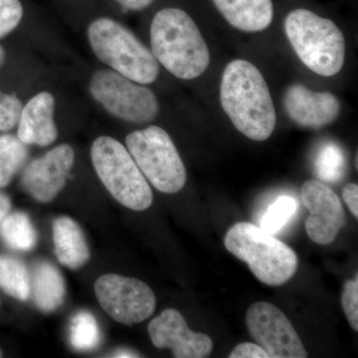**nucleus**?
<instances>
[{"mask_svg":"<svg viewBox=\"0 0 358 358\" xmlns=\"http://www.w3.org/2000/svg\"><path fill=\"white\" fill-rule=\"evenodd\" d=\"M2 357V353H1V352H0V357Z\"/></svg>","mask_w":358,"mask_h":358,"instance_id":"34","label":"nucleus"},{"mask_svg":"<svg viewBox=\"0 0 358 358\" xmlns=\"http://www.w3.org/2000/svg\"><path fill=\"white\" fill-rule=\"evenodd\" d=\"M71 345L80 352L95 350L101 341V331L93 313L82 310L71 320Z\"/></svg>","mask_w":358,"mask_h":358,"instance_id":"22","label":"nucleus"},{"mask_svg":"<svg viewBox=\"0 0 358 358\" xmlns=\"http://www.w3.org/2000/svg\"><path fill=\"white\" fill-rule=\"evenodd\" d=\"M346 159L343 150L334 143L320 148L315 157V171L317 178L326 182H338L345 173Z\"/></svg>","mask_w":358,"mask_h":358,"instance_id":"23","label":"nucleus"},{"mask_svg":"<svg viewBox=\"0 0 358 358\" xmlns=\"http://www.w3.org/2000/svg\"><path fill=\"white\" fill-rule=\"evenodd\" d=\"M126 145L141 173L159 192L173 194L185 187V164L164 129L150 126L134 131L127 136Z\"/></svg>","mask_w":358,"mask_h":358,"instance_id":"7","label":"nucleus"},{"mask_svg":"<svg viewBox=\"0 0 358 358\" xmlns=\"http://www.w3.org/2000/svg\"><path fill=\"white\" fill-rule=\"evenodd\" d=\"M285 32L301 62L315 74L334 76L343 69L345 40L338 26L308 9L287 15Z\"/></svg>","mask_w":358,"mask_h":358,"instance_id":"3","label":"nucleus"},{"mask_svg":"<svg viewBox=\"0 0 358 358\" xmlns=\"http://www.w3.org/2000/svg\"><path fill=\"white\" fill-rule=\"evenodd\" d=\"M229 358H270L268 353L256 343H243L235 346Z\"/></svg>","mask_w":358,"mask_h":358,"instance_id":"28","label":"nucleus"},{"mask_svg":"<svg viewBox=\"0 0 358 358\" xmlns=\"http://www.w3.org/2000/svg\"><path fill=\"white\" fill-rule=\"evenodd\" d=\"M53 242L59 262L70 268L83 267L90 251L83 231L72 218L59 217L53 224Z\"/></svg>","mask_w":358,"mask_h":358,"instance_id":"17","label":"nucleus"},{"mask_svg":"<svg viewBox=\"0 0 358 358\" xmlns=\"http://www.w3.org/2000/svg\"><path fill=\"white\" fill-rule=\"evenodd\" d=\"M33 301L41 312L51 313L64 301V278L53 264L41 262L33 270L31 277Z\"/></svg>","mask_w":358,"mask_h":358,"instance_id":"18","label":"nucleus"},{"mask_svg":"<svg viewBox=\"0 0 358 358\" xmlns=\"http://www.w3.org/2000/svg\"><path fill=\"white\" fill-rule=\"evenodd\" d=\"M148 331L155 348H169L176 358L208 357L213 350L210 336L192 331L174 308H167L152 320Z\"/></svg>","mask_w":358,"mask_h":358,"instance_id":"13","label":"nucleus"},{"mask_svg":"<svg viewBox=\"0 0 358 358\" xmlns=\"http://www.w3.org/2000/svg\"><path fill=\"white\" fill-rule=\"evenodd\" d=\"M0 236L7 246L21 252L30 251L37 242L36 230L23 212L7 214L0 224Z\"/></svg>","mask_w":358,"mask_h":358,"instance_id":"19","label":"nucleus"},{"mask_svg":"<svg viewBox=\"0 0 358 358\" xmlns=\"http://www.w3.org/2000/svg\"><path fill=\"white\" fill-rule=\"evenodd\" d=\"M11 208L10 200L3 193H0V224L6 217Z\"/></svg>","mask_w":358,"mask_h":358,"instance_id":"31","label":"nucleus"},{"mask_svg":"<svg viewBox=\"0 0 358 358\" xmlns=\"http://www.w3.org/2000/svg\"><path fill=\"white\" fill-rule=\"evenodd\" d=\"M298 209V202L289 195H281L268 207L260 220L263 230L270 234H277L293 218Z\"/></svg>","mask_w":358,"mask_h":358,"instance_id":"24","label":"nucleus"},{"mask_svg":"<svg viewBox=\"0 0 358 358\" xmlns=\"http://www.w3.org/2000/svg\"><path fill=\"white\" fill-rule=\"evenodd\" d=\"M90 93L110 115L124 121L145 124L159 112L157 96L114 70H100L90 81Z\"/></svg>","mask_w":358,"mask_h":358,"instance_id":"8","label":"nucleus"},{"mask_svg":"<svg viewBox=\"0 0 358 358\" xmlns=\"http://www.w3.org/2000/svg\"><path fill=\"white\" fill-rule=\"evenodd\" d=\"M220 102L235 128L250 140L272 136L277 122L275 106L265 78L242 59L226 66L220 85Z\"/></svg>","mask_w":358,"mask_h":358,"instance_id":"1","label":"nucleus"},{"mask_svg":"<svg viewBox=\"0 0 358 358\" xmlns=\"http://www.w3.org/2000/svg\"><path fill=\"white\" fill-rule=\"evenodd\" d=\"M96 174L113 197L127 208L143 211L154 200L152 188L128 148L110 136H100L91 148Z\"/></svg>","mask_w":358,"mask_h":358,"instance_id":"6","label":"nucleus"},{"mask_svg":"<svg viewBox=\"0 0 358 358\" xmlns=\"http://www.w3.org/2000/svg\"><path fill=\"white\" fill-rule=\"evenodd\" d=\"M287 114L303 128L320 129L338 119V99L331 92H313L301 84L289 87L284 96Z\"/></svg>","mask_w":358,"mask_h":358,"instance_id":"14","label":"nucleus"},{"mask_svg":"<svg viewBox=\"0 0 358 358\" xmlns=\"http://www.w3.org/2000/svg\"><path fill=\"white\" fill-rule=\"evenodd\" d=\"M0 288L18 301L31 294V277L24 264L9 256H0Z\"/></svg>","mask_w":358,"mask_h":358,"instance_id":"20","label":"nucleus"},{"mask_svg":"<svg viewBox=\"0 0 358 358\" xmlns=\"http://www.w3.org/2000/svg\"><path fill=\"white\" fill-rule=\"evenodd\" d=\"M96 300L108 315L131 326L148 320L155 313L157 300L145 282L117 274L101 275L95 284Z\"/></svg>","mask_w":358,"mask_h":358,"instance_id":"9","label":"nucleus"},{"mask_svg":"<svg viewBox=\"0 0 358 358\" xmlns=\"http://www.w3.org/2000/svg\"><path fill=\"white\" fill-rule=\"evenodd\" d=\"M226 21L245 32L263 31L272 23V0H212Z\"/></svg>","mask_w":358,"mask_h":358,"instance_id":"16","label":"nucleus"},{"mask_svg":"<svg viewBox=\"0 0 358 358\" xmlns=\"http://www.w3.org/2000/svg\"><path fill=\"white\" fill-rule=\"evenodd\" d=\"M18 136L13 134L0 136V188L6 187L14 176L24 166L28 148Z\"/></svg>","mask_w":358,"mask_h":358,"instance_id":"21","label":"nucleus"},{"mask_svg":"<svg viewBox=\"0 0 358 358\" xmlns=\"http://www.w3.org/2000/svg\"><path fill=\"white\" fill-rule=\"evenodd\" d=\"M140 355L136 352H134L133 350H127V348H120L117 352H115L112 355V357H138Z\"/></svg>","mask_w":358,"mask_h":358,"instance_id":"32","label":"nucleus"},{"mask_svg":"<svg viewBox=\"0 0 358 358\" xmlns=\"http://www.w3.org/2000/svg\"><path fill=\"white\" fill-rule=\"evenodd\" d=\"M115 1L124 7V9L138 11L152 6L155 0H115Z\"/></svg>","mask_w":358,"mask_h":358,"instance_id":"30","label":"nucleus"},{"mask_svg":"<svg viewBox=\"0 0 358 358\" xmlns=\"http://www.w3.org/2000/svg\"><path fill=\"white\" fill-rule=\"evenodd\" d=\"M1 93H2L1 90H0V95H1Z\"/></svg>","mask_w":358,"mask_h":358,"instance_id":"35","label":"nucleus"},{"mask_svg":"<svg viewBox=\"0 0 358 358\" xmlns=\"http://www.w3.org/2000/svg\"><path fill=\"white\" fill-rule=\"evenodd\" d=\"M343 200L352 211L355 218L358 217V186L355 183H350L343 188Z\"/></svg>","mask_w":358,"mask_h":358,"instance_id":"29","label":"nucleus"},{"mask_svg":"<svg viewBox=\"0 0 358 358\" xmlns=\"http://www.w3.org/2000/svg\"><path fill=\"white\" fill-rule=\"evenodd\" d=\"M150 44L157 62L178 79H195L210 64V53L201 32L182 9L167 7L155 14Z\"/></svg>","mask_w":358,"mask_h":358,"instance_id":"2","label":"nucleus"},{"mask_svg":"<svg viewBox=\"0 0 358 358\" xmlns=\"http://www.w3.org/2000/svg\"><path fill=\"white\" fill-rule=\"evenodd\" d=\"M250 334L271 358H306L308 352L287 315L266 301L254 303L246 313Z\"/></svg>","mask_w":358,"mask_h":358,"instance_id":"10","label":"nucleus"},{"mask_svg":"<svg viewBox=\"0 0 358 358\" xmlns=\"http://www.w3.org/2000/svg\"><path fill=\"white\" fill-rule=\"evenodd\" d=\"M4 61H6V51H4L3 47L0 45V68L4 64Z\"/></svg>","mask_w":358,"mask_h":358,"instance_id":"33","label":"nucleus"},{"mask_svg":"<svg viewBox=\"0 0 358 358\" xmlns=\"http://www.w3.org/2000/svg\"><path fill=\"white\" fill-rule=\"evenodd\" d=\"M343 312H345L350 326L358 331V275L355 279L345 282L341 296Z\"/></svg>","mask_w":358,"mask_h":358,"instance_id":"27","label":"nucleus"},{"mask_svg":"<svg viewBox=\"0 0 358 358\" xmlns=\"http://www.w3.org/2000/svg\"><path fill=\"white\" fill-rule=\"evenodd\" d=\"M224 246L268 286L284 285L298 271L296 252L255 224H235L226 233Z\"/></svg>","mask_w":358,"mask_h":358,"instance_id":"4","label":"nucleus"},{"mask_svg":"<svg viewBox=\"0 0 358 358\" xmlns=\"http://www.w3.org/2000/svg\"><path fill=\"white\" fill-rule=\"evenodd\" d=\"M23 105L13 94L0 95V131H8L20 122Z\"/></svg>","mask_w":358,"mask_h":358,"instance_id":"25","label":"nucleus"},{"mask_svg":"<svg viewBox=\"0 0 358 358\" xmlns=\"http://www.w3.org/2000/svg\"><path fill=\"white\" fill-rule=\"evenodd\" d=\"M74 162V150L69 145L52 148L26 167L21 178L23 188L37 201H52L64 188Z\"/></svg>","mask_w":358,"mask_h":358,"instance_id":"12","label":"nucleus"},{"mask_svg":"<svg viewBox=\"0 0 358 358\" xmlns=\"http://www.w3.org/2000/svg\"><path fill=\"white\" fill-rule=\"evenodd\" d=\"M88 39L99 60L122 76L141 85L152 84L159 76V62L152 52L117 21L108 17L92 21Z\"/></svg>","mask_w":358,"mask_h":358,"instance_id":"5","label":"nucleus"},{"mask_svg":"<svg viewBox=\"0 0 358 358\" xmlns=\"http://www.w3.org/2000/svg\"><path fill=\"white\" fill-rule=\"evenodd\" d=\"M55 100L48 92H41L30 99L23 107L17 136L25 145L47 147L58 136L57 126L54 121Z\"/></svg>","mask_w":358,"mask_h":358,"instance_id":"15","label":"nucleus"},{"mask_svg":"<svg viewBox=\"0 0 358 358\" xmlns=\"http://www.w3.org/2000/svg\"><path fill=\"white\" fill-rule=\"evenodd\" d=\"M301 200L310 211L306 221L310 239L319 245L333 243L346 222L345 209L338 195L322 181L312 179L303 183Z\"/></svg>","mask_w":358,"mask_h":358,"instance_id":"11","label":"nucleus"},{"mask_svg":"<svg viewBox=\"0 0 358 358\" xmlns=\"http://www.w3.org/2000/svg\"><path fill=\"white\" fill-rule=\"evenodd\" d=\"M23 13L24 10L20 0H0V38L20 25Z\"/></svg>","mask_w":358,"mask_h":358,"instance_id":"26","label":"nucleus"}]
</instances>
